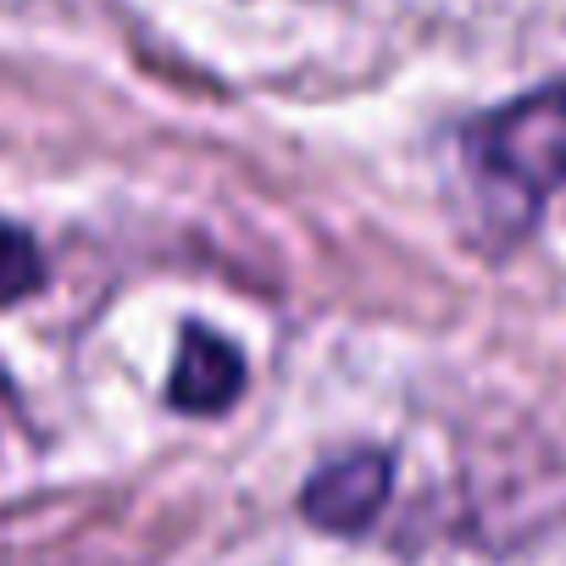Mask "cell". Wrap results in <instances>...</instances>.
<instances>
[{
	"instance_id": "1",
	"label": "cell",
	"mask_w": 566,
	"mask_h": 566,
	"mask_svg": "<svg viewBox=\"0 0 566 566\" xmlns=\"http://www.w3.org/2000/svg\"><path fill=\"white\" fill-rule=\"evenodd\" d=\"M461 150L483 184L516 195L527 211L549 200L566 184V78L472 117Z\"/></svg>"
},
{
	"instance_id": "3",
	"label": "cell",
	"mask_w": 566,
	"mask_h": 566,
	"mask_svg": "<svg viewBox=\"0 0 566 566\" xmlns=\"http://www.w3.org/2000/svg\"><path fill=\"white\" fill-rule=\"evenodd\" d=\"M244 389V361L239 350L211 334V328H184L178 339V361H172V378H167V400L189 417H211V411H228L233 395Z\"/></svg>"
},
{
	"instance_id": "2",
	"label": "cell",
	"mask_w": 566,
	"mask_h": 566,
	"mask_svg": "<svg viewBox=\"0 0 566 566\" xmlns=\"http://www.w3.org/2000/svg\"><path fill=\"white\" fill-rule=\"evenodd\" d=\"M389 478H395V461L384 450L339 455L323 472H312V483L301 489V511H306V522H317L328 533H356L384 511Z\"/></svg>"
},
{
	"instance_id": "4",
	"label": "cell",
	"mask_w": 566,
	"mask_h": 566,
	"mask_svg": "<svg viewBox=\"0 0 566 566\" xmlns=\"http://www.w3.org/2000/svg\"><path fill=\"white\" fill-rule=\"evenodd\" d=\"M40 283H45V255L40 244L0 217V306H18L29 295H40Z\"/></svg>"
}]
</instances>
